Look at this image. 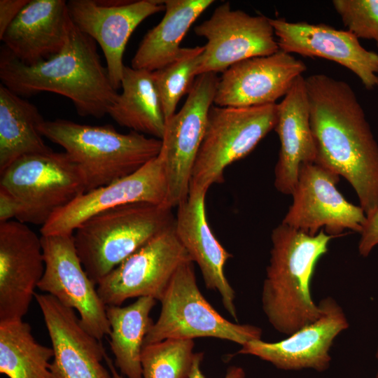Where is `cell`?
Segmentation results:
<instances>
[{
    "instance_id": "e575fe53",
    "label": "cell",
    "mask_w": 378,
    "mask_h": 378,
    "mask_svg": "<svg viewBox=\"0 0 378 378\" xmlns=\"http://www.w3.org/2000/svg\"><path fill=\"white\" fill-rule=\"evenodd\" d=\"M203 357V353H197L189 378H206L201 370ZM224 378H246V373L241 367L232 365L227 369Z\"/></svg>"
},
{
    "instance_id": "d590c367",
    "label": "cell",
    "mask_w": 378,
    "mask_h": 378,
    "mask_svg": "<svg viewBox=\"0 0 378 378\" xmlns=\"http://www.w3.org/2000/svg\"><path fill=\"white\" fill-rule=\"evenodd\" d=\"M111 373L112 378H123L122 375H120L117 370L115 368V364L113 363V360L107 356V354L105 356V360H104Z\"/></svg>"
},
{
    "instance_id": "4dcf8cb0",
    "label": "cell",
    "mask_w": 378,
    "mask_h": 378,
    "mask_svg": "<svg viewBox=\"0 0 378 378\" xmlns=\"http://www.w3.org/2000/svg\"><path fill=\"white\" fill-rule=\"evenodd\" d=\"M332 6L347 30L378 47V0H333Z\"/></svg>"
},
{
    "instance_id": "277c9868",
    "label": "cell",
    "mask_w": 378,
    "mask_h": 378,
    "mask_svg": "<svg viewBox=\"0 0 378 378\" xmlns=\"http://www.w3.org/2000/svg\"><path fill=\"white\" fill-rule=\"evenodd\" d=\"M40 133L64 152L78 167L85 192L108 185L137 171L157 157L161 139L111 125H89L66 119L44 120Z\"/></svg>"
},
{
    "instance_id": "3957f363",
    "label": "cell",
    "mask_w": 378,
    "mask_h": 378,
    "mask_svg": "<svg viewBox=\"0 0 378 378\" xmlns=\"http://www.w3.org/2000/svg\"><path fill=\"white\" fill-rule=\"evenodd\" d=\"M334 238L323 230L310 235L282 223L272 230L261 304L277 332L288 336L321 316V308L312 298L311 281L317 262Z\"/></svg>"
},
{
    "instance_id": "d6a6232c",
    "label": "cell",
    "mask_w": 378,
    "mask_h": 378,
    "mask_svg": "<svg viewBox=\"0 0 378 378\" xmlns=\"http://www.w3.org/2000/svg\"><path fill=\"white\" fill-rule=\"evenodd\" d=\"M29 0L0 1V38Z\"/></svg>"
},
{
    "instance_id": "484cf974",
    "label": "cell",
    "mask_w": 378,
    "mask_h": 378,
    "mask_svg": "<svg viewBox=\"0 0 378 378\" xmlns=\"http://www.w3.org/2000/svg\"><path fill=\"white\" fill-rule=\"evenodd\" d=\"M44 120L34 104L0 85V173L24 155L52 150L38 130Z\"/></svg>"
},
{
    "instance_id": "8fae6325",
    "label": "cell",
    "mask_w": 378,
    "mask_h": 378,
    "mask_svg": "<svg viewBox=\"0 0 378 378\" xmlns=\"http://www.w3.org/2000/svg\"><path fill=\"white\" fill-rule=\"evenodd\" d=\"M340 176L315 162L304 164L282 223L310 235L321 230L335 237L345 230L360 233L366 214L346 200L336 185Z\"/></svg>"
},
{
    "instance_id": "6da1fadb",
    "label": "cell",
    "mask_w": 378,
    "mask_h": 378,
    "mask_svg": "<svg viewBox=\"0 0 378 378\" xmlns=\"http://www.w3.org/2000/svg\"><path fill=\"white\" fill-rule=\"evenodd\" d=\"M315 163L344 178L366 216L378 209V144L346 82L323 74L305 78Z\"/></svg>"
},
{
    "instance_id": "ac0fdd59",
    "label": "cell",
    "mask_w": 378,
    "mask_h": 378,
    "mask_svg": "<svg viewBox=\"0 0 378 378\" xmlns=\"http://www.w3.org/2000/svg\"><path fill=\"white\" fill-rule=\"evenodd\" d=\"M279 50L333 61L352 71L368 90L378 88V54L365 49L348 30L325 24L270 18Z\"/></svg>"
},
{
    "instance_id": "f1b7e54d",
    "label": "cell",
    "mask_w": 378,
    "mask_h": 378,
    "mask_svg": "<svg viewBox=\"0 0 378 378\" xmlns=\"http://www.w3.org/2000/svg\"><path fill=\"white\" fill-rule=\"evenodd\" d=\"M204 50V46L182 48L172 62L152 71L165 121L175 114L179 100L190 91Z\"/></svg>"
},
{
    "instance_id": "cb8c5ba5",
    "label": "cell",
    "mask_w": 378,
    "mask_h": 378,
    "mask_svg": "<svg viewBox=\"0 0 378 378\" xmlns=\"http://www.w3.org/2000/svg\"><path fill=\"white\" fill-rule=\"evenodd\" d=\"M213 0H164L161 21L144 35L131 61V67L158 70L178 55L180 43L195 20Z\"/></svg>"
},
{
    "instance_id": "603a6c76",
    "label": "cell",
    "mask_w": 378,
    "mask_h": 378,
    "mask_svg": "<svg viewBox=\"0 0 378 378\" xmlns=\"http://www.w3.org/2000/svg\"><path fill=\"white\" fill-rule=\"evenodd\" d=\"M274 130L279 139L280 149L274 168V184L281 193L291 195L301 166L316 160L309 102L302 75L296 78L281 102L277 104Z\"/></svg>"
},
{
    "instance_id": "9a60e30c",
    "label": "cell",
    "mask_w": 378,
    "mask_h": 378,
    "mask_svg": "<svg viewBox=\"0 0 378 378\" xmlns=\"http://www.w3.org/2000/svg\"><path fill=\"white\" fill-rule=\"evenodd\" d=\"M167 197V178L158 155L135 172L81 194L56 211L40 232L43 236L72 234L82 223L102 211L139 202L166 206Z\"/></svg>"
},
{
    "instance_id": "1f68e13d",
    "label": "cell",
    "mask_w": 378,
    "mask_h": 378,
    "mask_svg": "<svg viewBox=\"0 0 378 378\" xmlns=\"http://www.w3.org/2000/svg\"><path fill=\"white\" fill-rule=\"evenodd\" d=\"M378 246V209L366 216V220L360 233L358 251L366 258Z\"/></svg>"
},
{
    "instance_id": "2e32d148",
    "label": "cell",
    "mask_w": 378,
    "mask_h": 378,
    "mask_svg": "<svg viewBox=\"0 0 378 378\" xmlns=\"http://www.w3.org/2000/svg\"><path fill=\"white\" fill-rule=\"evenodd\" d=\"M318 304L322 314L313 323L278 342L261 339L248 341L237 354L258 357L283 370L326 371L330 365V351L333 342L348 329L349 323L343 309L332 297H326Z\"/></svg>"
},
{
    "instance_id": "ba28073f",
    "label": "cell",
    "mask_w": 378,
    "mask_h": 378,
    "mask_svg": "<svg viewBox=\"0 0 378 378\" xmlns=\"http://www.w3.org/2000/svg\"><path fill=\"white\" fill-rule=\"evenodd\" d=\"M0 187L20 206L16 219L44 225L58 210L85 192L83 176L71 158L53 150L24 155L0 173Z\"/></svg>"
},
{
    "instance_id": "f546056e",
    "label": "cell",
    "mask_w": 378,
    "mask_h": 378,
    "mask_svg": "<svg viewBox=\"0 0 378 378\" xmlns=\"http://www.w3.org/2000/svg\"><path fill=\"white\" fill-rule=\"evenodd\" d=\"M194 340L167 339L144 346L142 378H189L197 353Z\"/></svg>"
},
{
    "instance_id": "9c48e42d",
    "label": "cell",
    "mask_w": 378,
    "mask_h": 378,
    "mask_svg": "<svg viewBox=\"0 0 378 378\" xmlns=\"http://www.w3.org/2000/svg\"><path fill=\"white\" fill-rule=\"evenodd\" d=\"M219 78L197 76L181 108L165 121L158 155L167 182L166 206L177 207L189 195L192 168L205 134Z\"/></svg>"
},
{
    "instance_id": "7402d4cb",
    "label": "cell",
    "mask_w": 378,
    "mask_h": 378,
    "mask_svg": "<svg viewBox=\"0 0 378 378\" xmlns=\"http://www.w3.org/2000/svg\"><path fill=\"white\" fill-rule=\"evenodd\" d=\"M70 22L67 1L29 0L0 39L17 59L31 66L62 50Z\"/></svg>"
},
{
    "instance_id": "4fadbf2b",
    "label": "cell",
    "mask_w": 378,
    "mask_h": 378,
    "mask_svg": "<svg viewBox=\"0 0 378 378\" xmlns=\"http://www.w3.org/2000/svg\"><path fill=\"white\" fill-rule=\"evenodd\" d=\"M41 238L45 271L38 288L76 310L85 330L102 340L111 331L106 306L80 260L73 234Z\"/></svg>"
},
{
    "instance_id": "44dd1931",
    "label": "cell",
    "mask_w": 378,
    "mask_h": 378,
    "mask_svg": "<svg viewBox=\"0 0 378 378\" xmlns=\"http://www.w3.org/2000/svg\"><path fill=\"white\" fill-rule=\"evenodd\" d=\"M205 191L189 192L177 206L176 234L193 262L200 269L206 287L217 291L227 313L237 321L235 292L225 275L226 262L232 257L211 230L206 214Z\"/></svg>"
},
{
    "instance_id": "8992f818",
    "label": "cell",
    "mask_w": 378,
    "mask_h": 378,
    "mask_svg": "<svg viewBox=\"0 0 378 378\" xmlns=\"http://www.w3.org/2000/svg\"><path fill=\"white\" fill-rule=\"evenodd\" d=\"M277 121V104L251 107L212 105L192 168L189 192L223 181L225 169L251 153Z\"/></svg>"
},
{
    "instance_id": "8d00e7d4",
    "label": "cell",
    "mask_w": 378,
    "mask_h": 378,
    "mask_svg": "<svg viewBox=\"0 0 378 378\" xmlns=\"http://www.w3.org/2000/svg\"><path fill=\"white\" fill-rule=\"evenodd\" d=\"M375 357H376V359H377V371L375 378H378V344H377V346Z\"/></svg>"
},
{
    "instance_id": "836d02e7",
    "label": "cell",
    "mask_w": 378,
    "mask_h": 378,
    "mask_svg": "<svg viewBox=\"0 0 378 378\" xmlns=\"http://www.w3.org/2000/svg\"><path fill=\"white\" fill-rule=\"evenodd\" d=\"M20 206L16 198L7 190L0 187V223L17 219Z\"/></svg>"
},
{
    "instance_id": "4316f807",
    "label": "cell",
    "mask_w": 378,
    "mask_h": 378,
    "mask_svg": "<svg viewBox=\"0 0 378 378\" xmlns=\"http://www.w3.org/2000/svg\"><path fill=\"white\" fill-rule=\"evenodd\" d=\"M157 300L141 297L125 307L106 306L109 344L115 365L127 378H142L141 355L145 338L153 324L150 316Z\"/></svg>"
},
{
    "instance_id": "30bf717a",
    "label": "cell",
    "mask_w": 378,
    "mask_h": 378,
    "mask_svg": "<svg viewBox=\"0 0 378 378\" xmlns=\"http://www.w3.org/2000/svg\"><path fill=\"white\" fill-rule=\"evenodd\" d=\"M190 261L174 223L100 280L97 290L106 306L141 297L160 301L177 270Z\"/></svg>"
},
{
    "instance_id": "52a82bcc",
    "label": "cell",
    "mask_w": 378,
    "mask_h": 378,
    "mask_svg": "<svg viewBox=\"0 0 378 378\" xmlns=\"http://www.w3.org/2000/svg\"><path fill=\"white\" fill-rule=\"evenodd\" d=\"M160 302V315L146 335L144 345L167 339L214 337L242 346L261 339V328L231 322L211 306L198 288L192 261L177 270Z\"/></svg>"
},
{
    "instance_id": "d6986e66",
    "label": "cell",
    "mask_w": 378,
    "mask_h": 378,
    "mask_svg": "<svg viewBox=\"0 0 378 378\" xmlns=\"http://www.w3.org/2000/svg\"><path fill=\"white\" fill-rule=\"evenodd\" d=\"M305 64L281 50L234 64L219 78L214 104L221 107H251L276 104L284 97Z\"/></svg>"
},
{
    "instance_id": "e0dca14e",
    "label": "cell",
    "mask_w": 378,
    "mask_h": 378,
    "mask_svg": "<svg viewBox=\"0 0 378 378\" xmlns=\"http://www.w3.org/2000/svg\"><path fill=\"white\" fill-rule=\"evenodd\" d=\"M44 271L41 238L26 223H0V321L22 320Z\"/></svg>"
},
{
    "instance_id": "7a4b0ae2",
    "label": "cell",
    "mask_w": 378,
    "mask_h": 378,
    "mask_svg": "<svg viewBox=\"0 0 378 378\" xmlns=\"http://www.w3.org/2000/svg\"><path fill=\"white\" fill-rule=\"evenodd\" d=\"M0 79L20 96L41 92L61 94L72 102L83 117H104L119 95L102 64L96 42L71 20L62 50L38 64L26 65L1 47Z\"/></svg>"
},
{
    "instance_id": "ffe728a7",
    "label": "cell",
    "mask_w": 378,
    "mask_h": 378,
    "mask_svg": "<svg viewBox=\"0 0 378 378\" xmlns=\"http://www.w3.org/2000/svg\"><path fill=\"white\" fill-rule=\"evenodd\" d=\"M54 351L52 378H112L102 364L106 355L102 340L83 327L72 308L47 293H35Z\"/></svg>"
},
{
    "instance_id": "d4e9b609",
    "label": "cell",
    "mask_w": 378,
    "mask_h": 378,
    "mask_svg": "<svg viewBox=\"0 0 378 378\" xmlns=\"http://www.w3.org/2000/svg\"><path fill=\"white\" fill-rule=\"evenodd\" d=\"M120 88L108 115L130 131L161 139L165 118L152 71L125 66Z\"/></svg>"
},
{
    "instance_id": "5bb4252c",
    "label": "cell",
    "mask_w": 378,
    "mask_h": 378,
    "mask_svg": "<svg viewBox=\"0 0 378 378\" xmlns=\"http://www.w3.org/2000/svg\"><path fill=\"white\" fill-rule=\"evenodd\" d=\"M67 8L75 26L99 45L115 90L121 86L123 54L132 34L147 18L165 8L161 0H70Z\"/></svg>"
},
{
    "instance_id": "7c38bea8",
    "label": "cell",
    "mask_w": 378,
    "mask_h": 378,
    "mask_svg": "<svg viewBox=\"0 0 378 378\" xmlns=\"http://www.w3.org/2000/svg\"><path fill=\"white\" fill-rule=\"evenodd\" d=\"M206 39L197 76L223 72L242 60L272 55L279 50L270 18L232 10L229 2L218 6L209 18L195 27Z\"/></svg>"
},
{
    "instance_id": "5b68a950",
    "label": "cell",
    "mask_w": 378,
    "mask_h": 378,
    "mask_svg": "<svg viewBox=\"0 0 378 378\" xmlns=\"http://www.w3.org/2000/svg\"><path fill=\"white\" fill-rule=\"evenodd\" d=\"M164 205L132 203L97 214L73 233L80 260L96 284L175 220Z\"/></svg>"
},
{
    "instance_id": "83f0119b",
    "label": "cell",
    "mask_w": 378,
    "mask_h": 378,
    "mask_svg": "<svg viewBox=\"0 0 378 378\" xmlns=\"http://www.w3.org/2000/svg\"><path fill=\"white\" fill-rule=\"evenodd\" d=\"M52 347L34 339L22 320L0 321V372L8 378H52Z\"/></svg>"
}]
</instances>
